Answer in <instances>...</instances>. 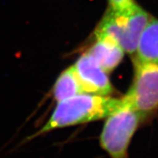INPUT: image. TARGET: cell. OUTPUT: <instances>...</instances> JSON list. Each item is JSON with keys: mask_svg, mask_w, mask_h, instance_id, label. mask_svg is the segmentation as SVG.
I'll use <instances>...</instances> for the list:
<instances>
[{"mask_svg": "<svg viewBox=\"0 0 158 158\" xmlns=\"http://www.w3.org/2000/svg\"><path fill=\"white\" fill-rule=\"evenodd\" d=\"M122 104V98L88 93H81L57 102L45 124L35 133L28 136L25 141L31 140L56 129L106 118Z\"/></svg>", "mask_w": 158, "mask_h": 158, "instance_id": "obj_1", "label": "cell"}, {"mask_svg": "<svg viewBox=\"0 0 158 158\" xmlns=\"http://www.w3.org/2000/svg\"><path fill=\"white\" fill-rule=\"evenodd\" d=\"M152 17L137 3L123 12L107 9L95 33L112 38L127 54H135L139 40Z\"/></svg>", "mask_w": 158, "mask_h": 158, "instance_id": "obj_2", "label": "cell"}, {"mask_svg": "<svg viewBox=\"0 0 158 158\" xmlns=\"http://www.w3.org/2000/svg\"><path fill=\"white\" fill-rule=\"evenodd\" d=\"M143 122L141 115L123 100L106 118L99 135L100 147L110 158H128L131 139Z\"/></svg>", "mask_w": 158, "mask_h": 158, "instance_id": "obj_3", "label": "cell"}, {"mask_svg": "<svg viewBox=\"0 0 158 158\" xmlns=\"http://www.w3.org/2000/svg\"><path fill=\"white\" fill-rule=\"evenodd\" d=\"M134 66L133 81L122 99L144 121L158 109V64L134 62Z\"/></svg>", "mask_w": 158, "mask_h": 158, "instance_id": "obj_4", "label": "cell"}, {"mask_svg": "<svg viewBox=\"0 0 158 158\" xmlns=\"http://www.w3.org/2000/svg\"><path fill=\"white\" fill-rule=\"evenodd\" d=\"M73 67L84 93L110 95L114 92L107 73L86 52L77 59Z\"/></svg>", "mask_w": 158, "mask_h": 158, "instance_id": "obj_5", "label": "cell"}, {"mask_svg": "<svg viewBox=\"0 0 158 158\" xmlns=\"http://www.w3.org/2000/svg\"><path fill=\"white\" fill-rule=\"evenodd\" d=\"M106 73L114 70L124 56V51L112 38L95 33V40L86 51Z\"/></svg>", "mask_w": 158, "mask_h": 158, "instance_id": "obj_6", "label": "cell"}, {"mask_svg": "<svg viewBox=\"0 0 158 158\" xmlns=\"http://www.w3.org/2000/svg\"><path fill=\"white\" fill-rule=\"evenodd\" d=\"M133 62L158 64V19L152 17L143 31Z\"/></svg>", "mask_w": 158, "mask_h": 158, "instance_id": "obj_7", "label": "cell"}, {"mask_svg": "<svg viewBox=\"0 0 158 158\" xmlns=\"http://www.w3.org/2000/svg\"><path fill=\"white\" fill-rule=\"evenodd\" d=\"M84 93L73 65L69 67L59 75L53 85L52 94L56 102L72 98Z\"/></svg>", "mask_w": 158, "mask_h": 158, "instance_id": "obj_8", "label": "cell"}, {"mask_svg": "<svg viewBox=\"0 0 158 158\" xmlns=\"http://www.w3.org/2000/svg\"><path fill=\"white\" fill-rule=\"evenodd\" d=\"M108 1V9L115 12H123L125 10L131 9L137 2L135 0H107Z\"/></svg>", "mask_w": 158, "mask_h": 158, "instance_id": "obj_9", "label": "cell"}]
</instances>
